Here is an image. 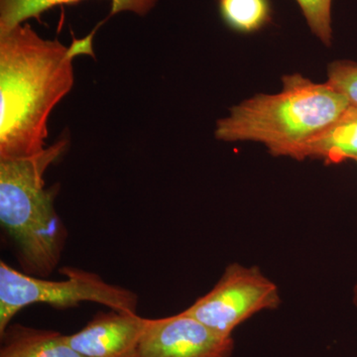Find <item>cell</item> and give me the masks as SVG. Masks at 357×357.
Masks as SVG:
<instances>
[{
  "label": "cell",
  "mask_w": 357,
  "mask_h": 357,
  "mask_svg": "<svg viewBox=\"0 0 357 357\" xmlns=\"http://www.w3.org/2000/svg\"><path fill=\"white\" fill-rule=\"evenodd\" d=\"M64 280L54 281L17 271L0 263V335L25 307L47 304L69 309L81 303H96L119 312H137V294L107 283L100 275L76 267H62Z\"/></svg>",
  "instance_id": "277c9868"
},
{
  "label": "cell",
  "mask_w": 357,
  "mask_h": 357,
  "mask_svg": "<svg viewBox=\"0 0 357 357\" xmlns=\"http://www.w3.org/2000/svg\"><path fill=\"white\" fill-rule=\"evenodd\" d=\"M67 136L39 154L0 160V223L23 272L47 278L57 268L68 238L55 208L59 185L45 188L47 169L69 148Z\"/></svg>",
  "instance_id": "7a4b0ae2"
},
{
  "label": "cell",
  "mask_w": 357,
  "mask_h": 357,
  "mask_svg": "<svg viewBox=\"0 0 357 357\" xmlns=\"http://www.w3.org/2000/svg\"><path fill=\"white\" fill-rule=\"evenodd\" d=\"M280 304L278 287L259 268L231 263L215 287L184 312L218 335L230 337L251 317Z\"/></svg>",
  "instance_id": "5b68a950"
},
{
  "label": "cell",
  "mask_w": 357,
  "mask_h": 357,
  "mask_svg": "<svg viewBox=\"0 0 357 357\" xmlns=\"http://www.w3.org/2000/svg\"><path fill=\"white\" fill-rule=\"evenodd\" d=\"M81 0H0V34L23 24L30 18H39L45 11L62 4L76 3ZM159 0H110V15L132 13L145 16L156 7Z\"/></svg>",
  "instance_id": "30bf717a"
},
{
  "label": "cell",
  "mask_w": 357,
  "mask_h": 357,
  "mask_svg": "<svg viewBox=\"0 0 357 357\" xmlns=\"http://www.w3.org/2000/svg\"><path fill=\"white\" fill-rule=\"evenodd\" d=\"M146 321L137 312H100L66 340L84 357H138Z\"/></svg>",
  "instance_id": "52a82bcc"
},
{
  "label": "cell",
  "mask_w": 357,
  "mask_h": 357,
  "mask_svg": "<svg viewBox=\"0 0 357 357\" xmlns=\"http://www.w3.org/2000/svg\"><path fill=\"white\" fill-rule=\"evenodd\" d=\"M352 301H354V306L357 307V283L354 288V299H352Z\"/></svg>",
  "instance_id": "5bb4252c"
},
{
  "label": "cell",
  "mask_w": 357,
  "mask_h": 357,
  "mask_svg": "<svg viewBox=\"0 0 357 357\" xmlns=\"http://www.w3.org/2000/svg\"><path fill=\"white\" fill-rule=\"evenodd\" d=\"M234 347L232 337L218 335L183 311L147 319L138 357H230Z\"/></svg>",
  "instance_id": "8992f818"
},
{
  "label": "cell",
  "mask_w": 357,
  "mask_h": 357,
  "mask_svg": "<svg viewBox=\"0 0 357 357\" xmlns=\"http://www.w3.org/2000/svg\"><path fill=\"white\" fill-rule=\"evenodd\" d=\"M328 82L344 95L349 102L357 107V63L337 61L328 66Z\"/></svg>",
  "instance_id": "4fadbf2b"
},
{
  "label": "cell",
  "mask_w": 357,
  "mask_h": 357,
  "mask_svg": "<svg viewBox=\"0 0 357 357\" xmlns=\"http://www.w3.org/2000/svg\"><path fill=\"white\" fill-rule=\"evenodd\" d=\"M218 11L232 31L252 34L272 22L270 0H218Z\"/></svg>",
  "instance_id": "8fae6325"
},
{
  "label": "cell",
  "mask_w": 357,
  "mask_h": 357,
  "mask_svg": "<svg viewBox=\"0 0 357 357\" xmlns=\"http://www.w3.org/2000/svg\"><path fill=\"white\" fill-rule=\"evenodd\" d=\"M311 31L326 47L332 46L333 0H296Z\"/></svg>",
  "instance_id": "7c38bea8"
},
{
  "label": "cell",
  "mask_w": 357,
  "mask_h": 357,
  "mask_svg": "<svg viewBox=\"0 0 357 357\" xmlns=\"http://www.w3.org/2000/svg\"><path fill=\"white\" fill-rule=\"evenodd\" d=\"M356 162H357V161H356Z\"/></svg>",
  "instance_id": "9a60e30c"
},
{
  "label": "cell",
  "mask_w": 357,
  "mask_h": 357,
  "mask_svg": "<svg viewBox=\"0 0 357 357\" xmlns=\"http://www.w3.org/2000/svg\"><path fill=\"white\" fill-rule=\"evenodd\" d=\"M321 160L326 164L357 161V107L349 105L344 114L301 149L296 160Z\"/></svg>",
  "instance_id": "ba28073f"
},
{
  "label": "cell",
  "mask_w": 357,
  "mask_h": 357,
  "mask_svg": "<svg viewBox=\"0 0 357 357\" xmlns=\"http://www.w3.org/2000/svg\"><path fill=\"white\" fill-rule=\"evenodd\" d=\"M276 95H256L218 121L215 137L225 142L252 141L273 156L297 159L301 149L337 121L351 103L330 84L300 74L283 77Z\"/></svg>",
  "instance_id": "3957f363"
},
{
  "label": "cell",
  "mask_w": 357,
  "mask_h": 357,
  "mask_svg": "<svg viewBox=\"0 0 357 357\" xmlns=\"http://www.w3.org/2000/svg\"><path fill=\"white\" fill-rule=\"evenodd\" d=\"M93 36L68 47L28 23L0 34V160L46 149L49 115L74 86L73 60L93 55Z\"/></svg>",
  "instance_id": "6da1fadb"
},
{
  "label": "cell",
  "mask_w": 357,
  "mask_h": 357,
  "mask_svg": "<svg viewBox=\"0 0 357 357\" xmlns=\"http://www.w3.org/2000/svg\"><path fill=\"white\" fill-rule=\"evenodd\" d=\"M0 357H84L55 331L10 325L0 335Z\"/></svg>",
  "instance_id": "9c48e42d"
}]
</instances>
